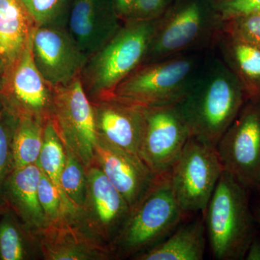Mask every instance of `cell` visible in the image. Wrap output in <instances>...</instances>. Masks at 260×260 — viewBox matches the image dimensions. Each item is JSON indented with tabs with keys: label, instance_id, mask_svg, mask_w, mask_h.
I'll return each mask as SVG.
<instances>
[{
	"label": "cell",
	"instance_id": "3",
	"mask_svg": "<svg viewBox=\"0 0 260 260\" xmlns=\"http://www.w3.org/2000/svg\"><path fill=\"white\" fill-rule=\"evenodd\" d=\"M158 20L124 22L105 45L89 56L80 79L91 102L110 97L144 62Z\"/></svg>",
	"mask_w": 260,
	"mask_h": 260
},
{
	"label": "cell",
	"instance_id": "15",
	"mask_svg": "<svg viewBox=\"0 0 260 260\" xmlns=\"http://www.w3.org/2000/svg\"><path fill=\"white\" fill-rule=\"evenodd\" d=\"M113 0H72L66 29L88 58L121 28Z\"/></svg>",
	"mask_w": 260,
	"mask_h": 260
},
{
	"label": "cell",
	"instance_id": "29",
	"mask_svg": "<svg viewBox=\"0 0 260 260\" xmlns=\"http://www.w3.org/2000/svg\"><path fill=\"white\" fill-rule=\"evenodd\" d=\"M222 32L260 48V11L223 21Z\"/></svg>",
	"mask_w": 260,
	"mask_h": 260
},
{
	"label": "cell",
	"instance_id": "16",
	"mask_svg": "<svg viewBox=\"0 0 260 260\" xmlns=\"http://www.w3.org/2000/svg\"><path fill=\"white\" fill-rule=\"evenodd\" d=\"M36 234L47 259H105L112 253L110 247L92 235L77 218H65L48 224Z\"/></svg>",
	"mask_w": 260,
	"mask_h": 260
},
{
	"label": "cell",
	"instance_id": "23",
	"mask_svg": "<svg viewBox=\"0 0 260 260\" xmlns=\"http://www.w3.org/2000/svg\"><path fill=\"white\" fill-rule=\"evenodd\" d=\"M45 122L18 118L13 140V169L37 164L43 145Z\"/></svg>",
	"mask_w": 260,
	"mask_h": 260
},
{
	"label": "cell",
	"instance_id": "32",
	"mask_svg": "<svg viewBox=\"0 0 260 260\" xmlns=\"http://www.w3.org/2000/svg\"><path fill=\"white\" fill-rule=\"evenodd\" d=\"M135 2V0H113L116 14L123 22L125 21Z\"/></svg>",
	"mask_w": 260,
	"mask_h": 260
},
{
	"label": "cell",
	"instance_id": "8",
	"mask_svg": "<svg viewBox=\"0 0 260 260\" xmlns=\"http://www.w3.org/2000/svg\"><path fill=\"white\" fill-rule=\"evenodd\" d=\"M51 120L64 148L86 169L93 165L98 143L95 114L80 78L54 88Z\"/></svg>",
	"mask_w": 260,
	"mask_h": 260
},
{
	"label": "cell",
	"instance_id": "24",
	"mask_svg": "<svg viewBox=\"0 0 260 260\" xmlns=\"http://www.w3.org/2000/svg\"><path fill=\"white\" fill-rule=\"evenodd\" d=\"M14 212L7 205L0 210V259L24 260L30 256L28 233Z\"/></svg>",
	"mask_w": 260,
	"mask_h": 260
},
{
	"label": "cell",
	"instance_id": "9",
	"mask_svg": "<svg viewBox=\"0 0 260 260\" xmlns=\"http://www.w3.org/2000/svg\"><path fill=\"white\" fill-rule=\"evenodd\" d=\"M216 145L224 171L246 189L260 188V99H249Z\"/></svg>",
	"mask_w": 260,
	"mask_h": 260
},
{
	"label": "cell",
	"instance_id": "17",
	"mask_svg": "<svg viewBox=\"0 0 260 260\" xmlns=\"http://www.w3.org/2000/svg\"><path fill=\"white\" fill-rule=\"evenodd\" d=\"M92 104L98 137L139 155L145 126L143 108L111 97Z\"/></svg>",
	"mask_w": 260,
	"mask_h": 260
},
{
	"label": "cell",
	"instance_id": "10",
	"mask_svg": "<svg viewBox=\"0 0 260 260\" xmlns=\"http://www.w3.org/2000/svg\"><path fill=\"white\" fill-rule=\"evenodd\" d=\"M142 108L145 126L140 158L154 175H167L190 138V130L177 104Z\"/></svg>",
	"mask_w": 260,
	"mask_h": 260
},
{
	"label": "cell",
	"instance_id": "6",
	"mask_svg": "<svg viewBox=\"0 0 260 260\" xmlns=\"http://www.w3.org/2000/svg\"><path fill=\"white\" fill-rule=\"evenodd\" d=\"M222 25L215 3L207 7L200 0H188L172 5L158 20L143 63L213 49Z\"/></svg>",
	"mask_w": 260,
	"mask_h": 260
},
{
	"label": "cell",
	"instance_id": "30",
	"mask_svg": "<svg viewBox=\"0 0 260 260\" xmlns=\"http://www.w3.org/2000/svg\"><path fill=\"white\" fill-rule=\"evenodd\" d=\"M172 5L173 0H135L124 22H149L160 20Z\"/></svg>",
	"mask_w": 260,
	"mask_h": 260
},
{
	"label": "cell",
	"instance_id": "34",
	"mask_svg": "<svg viewBox=\"0 0 260 260\" xmlns=\"http://www.w3.org/2000/svg\"><path fill=\"white\" fill-rule=\"evenodd\" d=\"M255 218L256 221L258 222V223L260 225V207L257 208L255 213Z\"/></svg>",
	"mask_w": 260,
	"mask_h": 260
},
{
	"label": "cell",
	"instance_id": "36",
	"mask_svg": "<svg viewBox=\"0 0 260 260\" xmlns=\"http://www.w3.org/2000/svg\"><path fill=\"white\" fill-rule=\"evenodd\" d=\"M213 1L217 4V3H223V2L228 1V0H213Z\"/></svg>",
	"mask_w": 260,
	"mask_h": 260
},
{
	"label": "cell",
	"instance_id": "7",
	"mask_svg": "<svg viewBox=\"0 0 260 260\" xmlns=\"http://www.w3.org/2000/svg\"><path fill=\"white\" fill-rule=\"evenodd\" d=\"M223 171L216 147L191 136L169 173L174 197L186 217L204 213Z\"/></svg>",
	"mask_w": 260,
	"mask_h": 260
},
{
	"label": "cell",
	"instance_id": "26",
	"mask_svg": "<svg viewBox=\"0 0 260 260\" xmlns=\"http://www.w3.org/2000/svg\"><path fill=\"white\" fill-rule=\"evenodd\" d=\"M38 28H66L72 0H22Z\"/></svg>",
	"mask_w": 260,
	"mask_h": 260
},
{
	"label": "cell",
	"instance_id": "35",
	"mask_svg": "<svg viewBox=\"0 0 260 260\" xmlns=\"http://www.w3.org/2000/svg\"><path fill=\"white\" fill-rule=\"evenodd\" d=\"M3 64H2L1 61H0V84H1L2 78H3Z\"/></svg>",
	"mask_w": 260,
	"mask_h": 260
},
{
	"label": "cell",
	"instance_id": "21",
	"mask_svg": "<svg viewBox=\"0 0 260 260\" xmlns=\"http://www.w3.org/2000/svg\"><path fill=\"white\" fill-rule=\"evenodd\" d=\"M213 49L237 77L248 99H260V48L221 32Z\"/></svg>",
	"mask_w": 260,
	"mask_h": 260
},
{
	"label": "cell",
	"instance_id": "11",
	"mask_svg": "<svg viewBox=\"0 0 260 260\" xmlns=\"http://www.w3.org/2000/svg\"><path fill=\"white\" fill-rule=\"evenodd\" d=\"M31 39L14 64L4 72L0 99L15 115L46 122L51 119L54 88L38 70L31 51Z\"/></svg>",
	"mask_w": 260,
	"mask_h": 260
},
{
	"label": "cell",
	"instance_id": "13",
	"mask_svg": "<svg viewBox=\"0 0 260 260\" xmlns=\"http://www.w3.org/2000/svg\"><path fill=\"white\" fill-rule=\"evenodd\" d=\"M31 51L38 70L53 88L80 78L88 59L66 28L36 27Z\"/></svg>",
	"mask_w": 260,
	"mask_h": 260
},
{
	"label": "cell",
	"instance_id": "14",
	"mask_svg": "<svg viewBox=\"0 0 260 260\" xmlns=\"http://www.w3.org/2000/svg\"><path fill=\"white\" fill-rule=\"evenodd\" d=\"M124 197L133 210L153 185L156 176L139 155L98 137L94 164Z\"/></svg>",
	"mask_w": 260,
	"mask_h": 260
},
{
	"label": "cell",
	"instance_id": "18",
	"mask_svg": "<svg viewBox=\"0 0 260 260\" xmlns=\"http://www.w3.org/2000/svg\"><path fill=\"white\" fill-rule=\"evenodd\" d=\"M41 176L42 171L37 164L13 169L5 180L1 193L5 204L34 234L47 225L38 194Z\"/></svg>",
	"mask_w": 260,
	"mask_h": 260
},
{
	"label": "cell",
	"instance_id": "12",
	"mask_svg": "<svg viewBox=\"0 0 260 260\" xmlns=\"http://www.w3.org/2000/svg\"><path fill=\"white\" fill-rule=\"evenodd\" d=\"M131 209L124 197L95 164L87 169L85 203L78 220L92 235L104 244L117 237Z\"/></svg>",
	"mask_w": 260,
	"mask_h": 260
},
{
	"label": "cell",
	"instance_id": "22",
	"mask_svg": "<svg viewBox=\"0 0 260 260\" xmlns=\"http://www.w3.org/2000/svg\"><path fill=\"white\" fill-rule=\"evenodd\" d=\"M65 159L64 145L52 121L49 119L44 124L42 148L37 164L41 171L49 177L59 191L70 216L76 218L78 214L67 199L61 187V174L64 168Z\"/></svg>",
	"mask_w": 260,
	"mask_h": 260
},
{
	"label": "cell",
	"instance_id": "31",
	"mask_svg": "<svg viewBox=\"0 0 260 260\" xmlns=\"http://www.w3.org/2000/svg\"><path fill=\"white\" fill-rule=\"evenodd\" d=\"M216 8L222 22L226 21L259 12L260 0H228L217 3Z\"/></svg>",
	"mask_w": 260,
	"mask_h": 260
},
{
	"label": "cell",
	"instance_id": "25",
	"mask_svg": "<svg viewBox=\"0 0 260 260\" xmlns=\"http://www.w3.org/2000/svg\"><path fill=\"white\" fill-rule=\"evenodd\" d=\"M65 154L66 159L61 174V187L78 218L86 197L87 169L80 159L68 149L65 148Z\"/></svg>",
	"mask_w": 260,
	"mask_h": 260
},
{
	"label": "cell",
	"instance_id": "1",
	"mask_svg": "<svg viewBox=\"0 0 260 260\" xmlns=\"http://www.w3.org/2000/svg\"><path fill=\"white\" fill-rule=\"evenodd\" d=\"M248 99L237 77L210 51L190 90L177 105L191 136L216 147Z\"/></svg>",
	"mask_w": 260,
	"mask_h": 260
},
{
	"label": "cell",
	"instance_id": "20",
	"mask_svg": "<svg viewBox=\"0 0 260 260\" xmlns=\"http://www.w3.org/2000/svg\"><path fill=\"white\" fill-rule=\"evenodd\" d=\"M204 219L181 223L165 239L134 256L138 260H202L207 243Z\"/></svg>",
	"mask_w": 260,
	"mask_h": 260
},
{
	"label": "cell",
	"instance_id": "2",
	"mask_svg": "<svg viewBox=\"0 0 260 260\" xmlns=\"http://www.w3.org/2000/svg\"><path fill=\"white\" fill-rule=\"evenodd\" d=\"M209 52L189 51L143 63L110 97L141 107L176 105L190 90Z\"/></svg>",
	"mask_w": 260,
	"mask_h": 260
},
{
	"label": "cell",
	"instance_id": "28",
	"mask_svg": "<svg viewBox=\"0 0 260 260\" xmlns=\"http://www.w3.org/2000/svg\"><path fill=\"white\" fill-rule=\"evenodd\" d=\"M39 203L48 224L56 223L65 218H72L59 191L49 177L42 172L39 189Z\"/></svg>",
	"mask_w": 260,
	"mask_h": 260
},
{
	"label": "cell",
	"instance_id": "4",
	"mask_svg": "<svg viewBox=\"0 0 260 260\" xmlns=\"http://www.w3.org/2000/svg\"><path fill=\"white\" fill-rule=\"evenodd\" d=\"M247 190L223 171L203 214L214 259H244L254 237V218Z\"/></svg>",
	"mask_w": 260,
	"mask_h": 260
},
{
	"label": "cell",
	"instance_id": "37",
	"mask_svg": "<svg viewBox=\"0 0 260 260\" xmlns=\"http://www.w3.org/2000/svg\"><path fill=\"white\" fill-rule=\"evenodd\" d=\"M0 210H1V207H0Z\"/></svg>",
	"mask_w": 260,
	"mask_h": 260
},
{
	"label": "cell",
	"instance_id": "33",
	"mask_svg": "<svg viewBox=\"0 0 260 260\" xmlns=\"http://www.w3.org/2000/svg\"><path fill=\"white\" fill-rule=\"evenodd\" d=\"M247 260H260V239L255 236L248 247L247 251L244 256Z\"/></svg>",
	"mask_w": 260,
	"mask_h": 260
},
{
	"label": "cell",
	"instance_id": "19",
	"mask_svg": "<svg viewBox=\"0 0 260 260\" xmlns=\"http://www.w3.org/2000/svg\"><path fill=\"white\" fill-rule=\"evenodd\" d=\"M35 28L22 0H0V61L3 73L21 55Z\"/></svg>",
	"mask_w": 260,
	"mask_h": 260
},
{
	"label": "cell",
	"instance_id": "5",
	"mask_svg": "<svg viewBox=\"0 0 260 260\" xmlns=\"http://www.w3.org/2000/svg\"><path fill=\"white\" fill-rule=\"evenodd\" d=\"M186 217L174 197L169 174L157 177L130 212L111 251L119 257H134L165 239Z\"/></svg>",
	"mask_w": 260,
	"mask_h": 260
},
{
	"label": "cell",
	"instance_id": "27",
	"mask_svg": "<svg viewBox=\"0 0 260 260\" xmlns=\"http://www.w3.org/2000/svg\"><path fill=\"white\" fill-rule=\"evenodd\" d=\"M18 117L0 99V197L13 170V140Z\"/></svg>",
	"mask_w": 260,
	"mask_h": 260
}]
</instances>
